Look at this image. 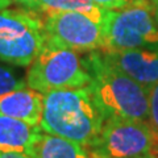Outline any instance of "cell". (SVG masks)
Listing matches in <instances>:
<instances>
[{
    "instance_id": "cell-21",
    "label": "cell",
    "mask_w": 158,
    "mask_h": 158,
    "mask_svg": "<svg viewBox=\"0 0 158 158\" xmlns=\"http://www.w3.org/2000/svg\"><path fill=\"white\" fill-rule=\"evenodd\" d=\"M156 154H157V158H158V149H157V153H156Z\"/></svg>"
},
{
    "instance_id": "cell-16",
    "label": "cell",
    "mask_w": 158,
    "mask_h": 158,
    "mask_svg": "<svg viewBox=\"0 0 158 158\" xmlns=\"http://www.w3.org/2000/svg\"><path fill=\"white\" fill-rule=\"evenodd\" d=\"M36 3L37 0H12V4H17L24 9H28V11H34Z\"/></svg>"
},
{
    "instance_id": "cell-7",
    "label": "cell",
    "mask_w": 158,
    "mask_h": 158,
    "mask_svg": "<svg viewBox=\"0 0 158 158\" xmlns=\"http://www.w3.org/2000/svg\"><path fill=\"white\" fill-rule=\"evenodd\" d=\"M45 46L78 53L103 50V27L79 12H54L44 17Z\"/></svg>"
},
{
    "instance_id": "cell-14",
    "label": "cell",
    "mask_w": 158,
    "mask_h": 158,
    "mask_svg": "<svg viewBox=\"0 0 158 158\" xmlns=\"http://www.w3.org/2000/svg\"><path fill=\"white\" fill-rule=\"evenodd\" d=\"M148 92H149V117H148V123L158 137V83L153 86Z\"/></svg>"
},
{
    "instance_id": "cell-12",
    "label": "cell",
    "mask_w": 158,
    "mask_h": 158,
    "mask_svg": "<svg viewBox=\"0 0 158 158\" xmlns=\"http://www.w3.org/2000/svg\"><path fill=\"white\" fill-rule=\"evenodd\" d=\"M33 12L44 15L54 12H79L102 25L108 9L96 6L91 0H37Z\"/></svg>"
},
{
    "instance_id": "cell-3",
    "label": "cell",
    "mask_w": 158,
    "mask_h": 158,
    "mask_svg": "<svg viewBox=\"0 0 158 158\" xmlns=\"http://www.w3.org/2000/svg\"><path fill=\"white\" fill-rule=\"evenodd\" d=\"M102 52L158 45V25L152 0H136L120 9H108Z\"/></svg>"
},
{
    "instance_id": "cell-17",
    "label": "cell",
    "mask_w": 158,
    "mask_h": 158,
    "mask_svg": "<svg viewBox=\"0 0 158 158\" xmlns=\"http://www.w3.org/2000/svg\"><path fill=\"white\" fill-rule=\"evenodd\" d=\"M0 158H31V156L23 152H2L0 150Z\"/></svg>"
},
{
    "instance_id": "cell-15",
    "label": "cell",
    "mask_w": 158,
    "mask_h": 158,
    "mask_svg": "<svg viewBox=\"0 0 158 158\" xmlns=\"http://www.w3.org/2000/svg\"><path fill=\"white\" fill-rule=\"evenodd\" d=\"M91 2L104 9H120L129 6L136 0H91Z\"/></svg>"
},
{
    "instance_id": "cell-9",
    "label": "cell",
    "mask_w": 158,
    "mask_h": 158,
    "mask_svg": "<svg viewBox=\"0 0 158 158\" xmlns=\"http://www.w3.org/2000/svg\"><path fill=\"white\" fill-rule=\"evenodd\" d=\"M44 110V94L31 87L17 88L0 96V112L40 127Z\"/></svg>"
},
{
    "instance_id": "cell-10",
    "label": "cell",
    "mask_w": 158,
    "mask_h": 158,
    "mask_svg": "<svg viewBox=\"0 0 158 158\" xmlns=\"http://www.w3.org/2000/svg\"><path fill=\"white\" fill-rule=\"evenodd\" d=\"M27 154L31 158H96L90 148L41 132Z\"/></svg>"
},
{
    "instance_id": "cell-8",
    "label": "cell",
    "mask_w": 158,
    "mask_h": 158,
    "mask_svg": "<svg viewBox=\"0 0 158 158\" xmlns=\"http://www.w3.org/2000/svg\"><path fill=\"white\" fill-rule=\"evenodd\" d=\"M102 54L107 62L140 83L148 91L158 83V45L107 50Z\"/></svg>"
},
{
    "instance_id": "cell-6",
    "label": "cell",
    "mask_w": 158,
    "mask_h": 158,
    "mask_svg": "<svg viewBox=\"0 0 158 158\" xmlns=\"http://www.w3.org/2000/svg\"><path fill=\"white\" fill-rule=\"evenodd\" d=\"M90 149L96 158H135L157 153L158 137L148 121L112 116Z\"/></svg>"
},
{
    "instance_id": "cell-1",
    "label": "cell",
    "mask_w": 158,
    "mask_h": 158,
    "mask_svg": "<svg viewBox=\"0 0 158 158\" xmlns=\"http://www.w3.org/2000/svg\"><path fill=\"white\" fill-rule=\"evenodd\" d=\"M106 117L86 87L44 94L42 132L90 148L102 132Z\"/></svg>"
},
{
    "instance_id": "cell-2",
    "label": "cell",
    "mask_w": 158,
    "mask_h": 158,
    "mask_svg": "<svg viewBox=\"0 0 158 158\" xmlns=\"http://www.w3.org/2000/svg\"><path fill=\"white\" fill-rule=\"evenodd\" d=\"M90 83L87 88L103 116L148 121L149 92L140 83L106 61L100 50L88 52L85 57Z\"/></svg>"
},
{
    "instance_id": "cell-11",
    "label": "cell",
    "mask_w": 158,
    "mask_h": 158,
    "mask_svg": "<svg viewBox=\"0 0 158 158\" xmlns=\"http://www.w3.org/2000/svg\"><path fill=\"white\" fill-rule=\"evenodd\" d=\"M41 132V127L31 125L25 121L0 112V150L2 152L27 153Z\"/></svg>"
},
{
    "instance_id": "cell-20",
    "label": "cell",
    "mask_w": 158,
    "mask_h": 158,
    "mask_svg": "<svg viewBox=\"0 0 158 158\" xmlns=\"http://www.w3.org/2000/svg\"><path fill=\"white\" fill-rule=\"evenodd\" d=\"M135 158H157L156 153H152V154H145V156H140V157H135Z\"/></svg>"
},
{
    "instance_id": "cell-19",
    "label": "cell",
    "mask_w": 158,
    "mask_h": 158,
    "mask_svg": "<svg viewBox=\"0 0 158 158\" xmlns=\"http://www.w3.org/2000/svg\"><path fill=\"white\" fill-rule=\"evenodd\" d=\"M12 4V0H0V9H4L7 8L8 6Z\"/></svg>"
},
{
    "instance_id": "cell-13",
    "label": "cell",
    "mask_w": 158,
    "mask_h": 158,
    "mask_svg": "<svg viewBox=\"0 0 158 158\" xmlns=\"http://www.w3.org/2000/svg\"><path fill=\"white\" fill-rule=\"evenodd\" d=\"M27 86V81L11 67H7L0 63V96L7 92H11L17 88H23Z\"/></svg>"
},
{
    "instance_id": "cell-18",
    "label": "cell",
    "mask_w": 158,
    "mask_h": 158,
    "mask_svg": "<svg viewBox=\"0 0 158 158\" xmlns=\"http://www.w3.org/2000/svg\"><path fill=\"white\" fill-rule=\"evenodd\" d=\"M152 3H153V9H154V17L158 25V0H152Z\"/></svg>"
},
{
    "instance_id": "cell-4",
    "label": "cell",
    "mask_w": 158,
    "mask_h": 158,
    "mask_svg": "<svg viewBox=\"0 0 158 158\" xmlns=\"http://www.w3.org/2000/svg\"><path fill=\"white\" fill-rule=\"evenodd\" d=\"M45 48L44 21L28 9H0V61L25 67Z\"/></svg>"
},
{
    "instance_id": "cell-5",
    "label": "cell",
    "mask_w": 158,
    "mask_h": 158,
    "mask_svg": "<svg viewBox=\"0 0 158 158\" xmlns=\"http://www.w3.org/2000/svg\"><path fill=\"white\" fill-rule=\"evenodd\" d=\"M90 79L85 57L78 52L45 46L29 65L25 81L28 87L46 94L86 87Z\"/></svg>"
}]
</instances>
